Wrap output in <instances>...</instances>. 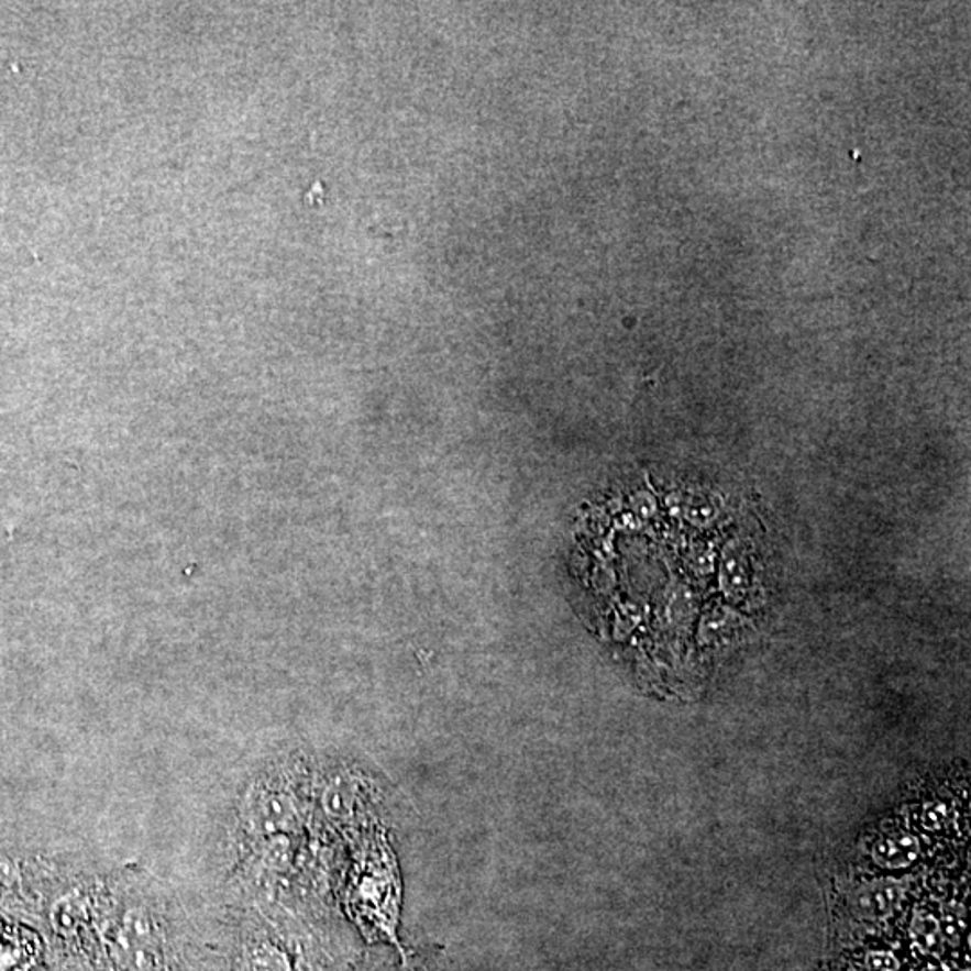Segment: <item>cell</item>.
Here are the masks:
<instances>
[{"label":"cell","instance_id":"obj_1","mask_svg":"<svg viewBox=\"0 0 971 971\" xmlns=\"http://www.w3.org/2000/svg\"><path fill=\"white\" fill-rule=\"evenodd\" d=\"M905 897V887L893 880L868 883L854 894L853 907L865 919H887Z\"/></svg>","mask_w":971,"mask_h":971},{"label":"cell","instance_id":"obj_2","mask_svg":"<svg viewBox=\"0 0 971 971\" xmlns=\"http://www.w3.org/2000/svg\"><path fill=\"white\" fill-rule=\"evenodd\" d=\"M922 853L919 840L913 835L893 834L880 838L873 848L874 862L883 869H907Z\"/></svg>","mask_w":971,"mask_h":971},{"label":"cell","instance_id":"obj_3","mask_svg":"<svg viewBox=\"0 0 971 971\" xmlns=\"http://www.w3.org/2000/svg\"><path fill=\"white\" fill-rule=\"evenodd\" d=\"M911 937L917 950L923 953H934L939 950L942 942V933L936 917L930 914H917L911 927Z\"/></svg>","mask_w":971,"mask_h":971},{"label":"cell","instance_id":"obj_4","mask_svg":"<svg viewBox=\"0 0 971 971\" xmlns=\"http://www.w3.org/2000/svg\"><path fill=\"white\" fill-rule=\"evenodd\" d=\"M950 819V812L942 803H930L923 809L922 823L928 831H939Z\"/></svg>","mask_w":971,"mask_h":971}]
</instances>
